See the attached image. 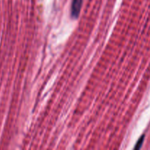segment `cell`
Here are the masks:
<instances>
[{
	"mask_svg": "<svg viewBox=\"0 0 150 150\" xmlns=\"http://www.w3.org/2000/svg\"><path fill=\"white\" fill-rule=\"evenodd\" d=\"M83 1V0H73L71 6V15L75 18L79 17L80 14Z\"/></svg>",
	"mask_w": 150,
	"mask_h": 150,
	"instance_id": "cell-1",
	"label": "cell"
},
{
	"mask_svg": "<svg viewBox=\"0 0 150 150\" xmlns=\"http://www.w3.org/2000/svg\"><path fill=\"white\" fill-rule=\"evenodd\" d=\"M144 136H142V137L139 139V140L137 142V143H136V146H135L134 149H140V148L142 147V144H143V142H144Z\"/></svg>",
	"mask_w": 150,
	"mask_h": 150,
	"instance_id": "cell-2",
	"label": "cell"
}]
</instances>
